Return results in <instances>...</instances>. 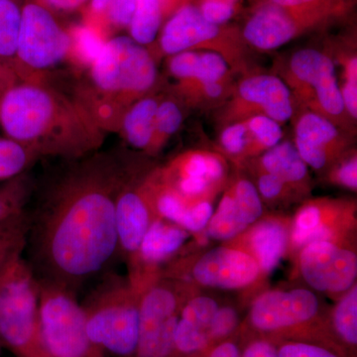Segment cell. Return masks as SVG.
Returning <instances> with one entry per match:
<instances>
[{"label": "cell", "instance_id": "6da1fadb", "mask_svg": "<svg viewBox=\"0 0 357 357\" xmlns=\"http://www.w3.org/2000/svg\"><path fill=\"white\" fill-rule=\"evenodd\" d=\"M73 161L28 215L25 248L37 278L75 293L119 252L116 202L132 178L114 154Z\"/></svg>", "mask_w": 357, "mask_h": 357}, {"label": "cell", "instance_id": "7a4b0ae2", "mask_svg": "<svg viewBox=\"0 0 357 357\" xmlns=\"http://www.w3.org/2000/svg\"><path fill=\"white\" fill-rule=\"evenodd\" d=\"M6 137L37 157L84 158L102 146L105 131L76 98L43 81H17L0 96Z\"/></svg>", "mask_w": 357, "mask_h": 357}, {"label": "cell", "instance_id": "3957f363", "mask_svg": "<svg viewBox=\"0 0 357 357\" xmlns=\"http://www.w3.org/2000/svg\"><path fill=\"white\" fill-rule=\"evenodd\" d=\"M88 68V84L76 98L105 131H119L126 110L158 81L153 54L128 36L107 39Z\"/></svg>", "mask_w": 357, "mask_h": 357}, {"label": "cell", "instance_id": "277c9868", "mask_svg": "<svg viewBox=\"0 0 357 357\" xmlns=\"http://www.w3.org/2000/svg\"><path fill=\"white\" fill-rule=\"evenodd\" d=\"M142 291L130 279L110 273L81 303L89 337L105 354L133 356L139 335Z\"/></svg>", "mask_w": 357, "mask_h": 357}, {"label": "cell", "instance_id": "5b68a950", "mask_svg": "<svg viewBox=\"0 0 357 357\" xmlns=\"http://www.w3.org/2000/svg\"><path fill=\"white\" fill-rule=\"evenodd\" d=\"M24 250L0 270V337L16 357H49L40 331L39 281Z\"/></svg>", "mask_w": 357, "mask_h": 357}, {"label": "cell", "instance_id": "8992f818", "mask_svg": "<svg viewBox=\"0 0 357 357\" xmlns=\"http://www.w3.org/2000/svg\"><path fill=\"white\" fill-rule=\"evenodd\" d=\"M153 56H170L185 51H210L220 54L232 72L248 69L250 48L241 35V28L217 25L204 20L196 1L176 10L162 26Z\"/></svg>", "mask_w": 357, "mask_h": 357}, {"label": "cell", "instance_id": "52a82bcc", "mask_svg": "<svg viewBox=\"0 0 357 357\" xmlns=\"http://www.w3.org/2000/svg\"><path fill=\"white\" fill-rule=\"evenodd\" d=\"M282 79L294 103L351 130L352 119L345 112L333 59L314 48L296 51L284 68Z\"/></svg>", "mask_w": 357, "mask_h": 357}, {"label": "cell", "instance_id": "ba28073f", "mask_svg": "<svg viewBox=\"0 0 357 357\" xmlns=\"http://www.w3.org/2000/svg\"><path fill=\"white\" fill-rule=\"evenodd\" d=\"M39 281V321L49 357H105L89 337L81 303L75 293L51 282Z\"/></svg>", "mask_w": 357, "mask_h": 357}, {"label": "cell", "instance_id": "9c48e42d", "mask_svg": "<svg viewBox=\"0 0 357 357\" xmlns=\"http://www.w3.org/2000/svg\"><path fill=\"white\" fill-rule=\"evenodd\" d=\"M21 7L13 70L20 81H43L49 70L70 57L72 37L36 0H28Z\"/></svg>", "mask_w": 357, "mask_h": 357}, {"label": "cell", "instance_id": "30bf717a", "mask_svg": "<svg viewBox=\"0 0 357 357\" xmlns=\"http://www.w3.org/2000/svg\"><path fill=\"white\" fill-rule=\"evenodd\" d=\"M180 311L177 291L169 284L150 281L141 295L139 335L131 357H177L175 332Z\"/></svg>", "mask_w": 357, "mask_h": 357}, {"label": "cell", "instance_id": "8fae6325", "mask_svg": "<svg viewBox=\"0 0 357 357\" xmlns=\"http://www.w3.org/2000/svg\"><path fill=\"white\" fill-rule=\"evenodd\" d=\"M295 103L287 84L271 74H249L234 84L222 107L223 124L243 121L253 115H266L283 124L295 115Z\"/></svg>", "mask_w": 357, "mask_h": 357}, {"label": "cell", "instance_id": "7c38bea8", "mask_svg": "<svg viewBox=\"0 0 357 357\" xmlns=\"http://www.w3.org/2000/svg\"><path fill=\"white\" fill-rule=\"evenodd\" d=\"M318 312L319 300L312 291H269L253 303L249 324L258 333H288L307 325Z\"/></svg>", "mask_w": 357, "mask_h": 357}, {"label": "cell", "instance_id": "4fadbf2b", "mask_svg": "<svg viewBox=\"0 0 357 357\" xmlns=\"http://www.w3.org/2000/svg\"><path fill=\"white\" fill-rule=\"evenodd\" d=\"M321 27L309 18L259 0L241 28L244 42L256 51L276 50L307 31Z\"/></svg>", "mask_w": 357, "mask_h": 357}, {"label": "cell", "instance_id": "5bb4252c", "mask_svg": "<svg viewBox=\"0 0 357 357\" xmlns=\"http://www.w3.org/2000/svg\"><path fill=\"white\" fill-rule=\"evenodd\" d=\"M301 273L319 292L342 293L354 286L357 276L356 255L332 241L304 246L300 255Z\"/></svg>", "mask_w": 357, "mask_h": 357}, {"label": "cell", "instance_id": "9a60e30c", "mask_svg": "<svg viewBox=\"0 0 357 357\" xmlns=\"http://www.w3.org/2000/svg\"><path fill=\"white\" fill-rule=\"evenodd\" d=\"M349 135L330 119L303 109L294 124L293 143L307 166L319 171L344 155Z\"/></svg>", "mask_w": 357, "mask_h": 357}, {"label": "cell", "instance_id": "2e32d148", "mask_svg": "<svg viewBox=\"0 0 357 357\" xmlns=\"http://www.w3.org/2000/svg\"><path fill=\"white\" fill-rule=\"evenodd\" d=\"M160 218L148 178L141 184L133 180L124 185L116 202V227L119 251L129 263L139 251L143 238L152 223Z\"/></svg>", "mask_w": 357, "mask_h": 357}, {"label": "cell", "instance_id": "e0dca14e", "mask_svg": "<svg viewBox=\"0 0 357 357\" xmlns=\"http://www.w3.org/2000/svg\"><path fill=\"white\" fill-rule=\"evenodd\" d=\"M260 271L252 255L238 249L218 248L199 258L192 267V274L201 285L229 290L250 285Z\"/></svg>", "mask_w": 357, "mask_h": 357}, {"label": "cell", "instance_id": "ac0fdd59", "mask_svg": "<svg viewBox=\"0 0 357 357\" xmlns=\"http://www.w3.org/2000/svg\"><path fill=\"white\" fill-rule=\"evenodd\" d=\"M261 198L255 184L246 178L236 181L223 195L208 225V234L217 241L238 236L261 217Z\"/></svg>", "mask_w": 357, "mask_h": 357}, {"label": "cell", "instance_id": "d6986e66", "mask_svg": "<svg viewBox=\"0 0 357 357\" xmlns=\"http://www.w3.org/2000/svg\"><path fill=\"white\" fill-rule=\"evenodd\" d=\"M218 307L215 300L204 296L194 298L181 307L175 332L177 357H194L215 344L210 328Z\"/></svg>", "mask_w": 357, "mask_h": 357}, {"label": "cell", "instance_id": "ffe728a7", "mask_svg": "<svg viewBox=\"0 0 357 357\" xmlns=\"http://www.w3.org/2000/svg\"><path fill=\"white\" fill-rule=\"evenodd\" d=\"M167 69L176 83L232 81V70L220 54L210 51H185L167 59Z\"/></svg>", "mask_w": 357, "mask_h": 357}, {"label": "cell", "instance_id": "44dd1931", "mask_svg": "<svg viewBox=\"0 0 357 357\" xmlns=\"http://www.w3.org/2000/svg\"><path fill=\"white\" fill-rule=\"evenodd\" d=\"M165 178H187L217 187L227 176V164L220 154L194 150L181 155L161 171Z\"/></svg>", "mask_w": 357, "mask_h": 357}, {"label": "cell", "instance_id": "7402d4cb", "mask_svg": "<svg viewBox=\"0 0 357 357\" xmlns=\"http://www.w3.org/2000/svg\"><path fill=\"white\" fill-rule=\"evenodd\" d=\"M188 237L189 234L183 227L165 222L164 218H157L148 229L131 264L140 261L146 263L148 266L158 264L177 252Z\"/></svg>", "mask_w": 357, "mask_h": 357}, {"label": "cell", "instance_id": "603a6c76", "mask_svg": "<svg viewBox=\"0 0 357 357\" xmlns=\"http://www.w3.org/2000/svg\"><path fill=\"white\" fill-rule=\"evenodd\" d=\"M159 96L149 93L140 98L124 114L119 132L131 147L149 151L153 139L155 116L160 102Z\"/></svg>", "mask_w": 357, "mask_h": 357}, {"label": "cell", "instance_id": "cb8c5ba5", "mask_svg": "<svg viewBox=\"0 0 357 357\" xmlns=\"http://www.w3.org/2000/svg\"><path fill=\"white\" fill-rule=\"evenodd\" d=\"M260 168L263 172L280 178L290 188L306 185L309 177L307 164L301 158L291 141H281L276 146L262 153Z\"/></svg>", "mask_w": 357, "mask_h": 357}, {"label": "cell", "instance_id": "d4e9b609", "mask_svg": "<svg viewBox=\"0 0 357 357\" xmlns=\"http://www.w3.org/2000/svg\"><path fill=\"white\" fill-rule=\"evenodd\" d=\"M288 234L278 220H264L250 234V244L260 270L265 273L278 266L287 246Z\"/></svg>", "mask_w": 357, "mask_h": 357}, {"label": "cell", "instance_id": "484cf974", "mask_svg": "<svg viewBox=\"0 0 357 357\" xmlns=\"http://www.w3.org/2000/svg\"><path fill=\"white\" fill-rule=\"evenodd\" d=\"M135 7L136 0H91L86 13L91 29L103 38L107 32L128 29Z\"/></svg>", "mask_w": 357, "mask_h": 357}, {"label": "cell", "instance_id": "4316f807", "mask_svg": "<svg viewBox=\"0 0 357 357\" xmlns=\"http://www.w3.org/2000/svg\"><path fill=\"white\" fill-rule=\"evenodd\" d=\"M232 81H201L176 83L174 93L189 107L211 109L222 107L234 91Z\"/></svg>", "mask_w": 357, "mask_h": 357}, {"label": "cell", "instance_id": "83f0119b", "mask_svg": "<svg viewBox=\"0 0 357 357\" xmlns=\"http://www.w3.org/2000/svg\"><path fill=\"white\" fill-rule=\"evenodd\" d=\"M166 18L160 0H136L135 11L128 27L130 38L149 48L156 41Z\"/></svg>", "mask_w": 357, "mask_h": 357}, {"label": "cell", "instance_id": "f1b7e54d", "mask_svg": "<svg viewBox=\"0 0 357 357\" xmlns=\"http://www.w3.org/2000/svg\"><path fill=\"white\" fill-rule=\"evenodd\" d=\"M291 13L309 18L324 26L344 17L351 10L354 0H267Z\"/></svg>", "mask_w": 357, "mask_h": 357}, {"label": "cell", "instance_id": "f546056e", "mask_svg": "<svg viewBox=\"0 0 357 357\" xmlns=\"http://www.w3.org/2000/svg\"><path fill=\"white\" fill-rule=\"evenodd\" d=\"M333 328L338 340V347L345 357L344 351L356 356L357 345V287L352 286L338 302L333 314Z\"/></svg>", "mask_w": 357, "mask_h": 357}, {"label": "cell", "instance_id": "4dcf8cb0", "mask_svg": "<svg viewBox=\"0 0 357 357\" xmlns=\"http://www.w3.org/2000/svg\"><path fill=\"white\" fill-rule=\"evenodd\" d=\"M21 16L22 7L17 0H0V63L11 70L15 59Z\"/></svg>", "mask_w": 357, "mask_h": 357}, {"label": "cell", "instance_id": "1f68e13d", "mask_svg": "<svg viewBox=\"0 0 357 357\" xmlns=\"http://www.w3.org/2000/svg\"><path fill=\"white\" fill-rule=\"evenodd\" d=\"M33 185L31 177L26 172L0 185V223L26 213Z\"/></svg>", "mask_w": 357, "mask_h": 357}, {"label": "cell", "instance_id": "d6a6232c", "mask_svg": "<svg viewBox=\"0 0 357 357\" xmlns=\"http://www.w3.org/2000/svg\"><path fill=\"white\" fill-rule=\"evenodd\" d=\"M243 121L248 130V156L264 153L283 139L282 124L266 115H253Z\"/></svg>", "mask_w": 357, "mask_h": 357}, {"label": "cell", "instance_id": "836d02e7", "mask_svg": "<svg viewBox=\"0 0 357 357\" xmlns=\"http://www.w3.org/2000/svg\"><path fill=\"white\" fill-rule=\"evenodd\" d=\"M184 121L180 103L174 98L160 100L155 116L153 139L148 154L155 155L165 146L166 143L177 132Z\"/></svg>", "mask_w": 357, "mask_h": 357}, {"label": "cell", "instance_id": "e575fe53", "mask_svg": "<svg viewBox=\"0 0 357 357\" xmlns=\"http://www.w3.org/2000/svg\"><path fill=\"white\" fill-rule=\"evenodd\" d=\"M38 158L27 148L7 137H0V183L26 172Z\"/></svg>", "mask_w": 357, "mask_h": 357}, {"label": "cell", "instance_id": "d590c367", "mask_svg": "<svg viewBox=\"0 0 357 357\" xmlns=\"http://www.w3.org/2000/svg\"><path fill=\"white\" fill-rule=\"evenodd\" d=\"M321 204L312 203L301 208L295 220L292 232V241L296 246H304L311 243L312 234L323 223L324 215Z\"/></svg>", "mask_w": 357, "mask_h": 357}, {"label": "cell", "instance_id": "8d00e7d4", "mask_svg": "<svg viewBox=\"0 0 357 357\" xmlns=\"http://www.w3.org/2000/svg\"><path fill=\"white\" fill-rule=\"evenodd\" d=\"M277 349L278 357H344L330 345L311 340H282Z\"/></svg>", "mask_w": 357, "mask_h": 357}, {"label": "cell", "instance_id": "74e56055", "mask_svg": "<svg viewBox=\"0 0 357 357\" xmlns=\"http://www.w3.org/2000/svg\"><path fill=\"white\" fill-rule=\"evenodd\" d=\"M220 144L229 156L248 157V136L243 121L225 124L220 134Z\"/></svg>", "mask_w": 357, "mask_h": 357}, {"label": "cell", "instance_id": "f35d334b", "mask_svg": "<svg viewBox=\"0 0 357 357\" xmlns=\"http://www.w3.org/2000/svg\"><path fill=\"white\" fill-rule=\"evenodd\" d=\"M196 3L204 20L217 25L229 24L239 8V4L227 0H198Z\"/></svg>", "mask_w": 357, "mask_h": 357}, {"label": "cell", "instance_id": "ab89813d", "mask_svg": "<svg viewBox=\"0 0 357 357\" xmlns=\"http://www.w3.org/2000/svg\"><path fill=\"white\" fill-rule=\"evenodd\" d=\"M238 324V314L234 307H218L217 314L211 321L210 328L211 342L218 344L231 337L236 332Z\"/></svg>", "mask_w": 357, "mask_h": 357}, {"label": "cell", "instance_id": "60d3db41", "mask_svg": "<svg viewBox=\"0 0 357 357\" xmlns=\"http://www.w3.org/2000/svg\"><path fill=\"white\" fill-rule=\"evenodd\" d=\"M213 213V208L210 202L203 199L196 202L188 208L180 227L188 231H201L204 227H208Z\"/></svg>", "mask_w": 357, "mask_h": 357}, {"label": "cell", "instance_id": "b9f144b4", "mask_svg": "<svg viewBox=\"0 0 357 357\" xmlns=\"http://www.w3.org/2000/svg\"><path fill=\"white\" fill-rule=\"evenodd\" d=\"M335 184L356 191L357 189V158L356 153H352L342 160L332 174Z\"/></svg>", "mask_w": 357, "mask_h": 357}, {"label": "cell", "instance_id": "7bdbcfd3", "mask_svg": "<svg viewBox=\"0 0 357 357\" xmlns=\"http://www.w3.org/2000/svg\"><path fill=\"white\" fill-rule=\"evenodd\" d=\"M255 187L260 198L268 199V201H274L280 198L287 190L290 189V187L280 178L263 171H261V175L257 178V185Z\"/></svg>", "mask_w": 357, "mask_h": 357}, {"label": "cell", "instance_id": "ee69618b", "mask_svg": "<svg viewBox=\"0 0 357 357\" xmlns=\"http://www.w3.org/2000/svg\"><path fill=\"white\" fill-rule=\"evenodd\" d=\"M241 357H278L277 342L268 337L253 338L243 347Z\"/></svg>", "mask_w": 357, "mask_h": 357}, {"label": "cell", "instance_id": "f6af8a7d", "mask_svg": "<svg viewBox=\"0 0 357 357\" xmlns=\"http://www.w3.org/2000/svg\"><path fill=\"white\" fill-rule=\"evenodd\" d=\"M28 225L29 220L27 213L0 223V243L14 237L27 236Z\"/></svg>", "mask_w": 357, "mask_h": 357}, {"label": "cell", "instance_id": "bcb514c9", "mask_svg": "<svg viewBox=\"0 0 357 357\" xmlns=\"http://www.w3.org/2000/svg\"><path fill=\"white\" fill-rule=\"evenodd\" d=\"M239 345L234 340H227L211 345L206 351L194 357H241Z\"/></svg>", "mask_w": 357, "mask_h": 357}, {"label": "cell", "instance_id": "7dc6e473", "mask_svg": "<svg viewBox=\"0 0 357 357\" xmlns=\"http://www.w3.org/2000/svg\"><path fill=\"white\" fill-rule=\"evenodd\" d=\"M50 11L59 13H72L84 6H88L91 0H36Z\"/></svg>", "mask_w": 357, "mask_h": 357}, {"label": "cell", "instance_id": "c3c4849f", "mask_svg": "<svg viewBox=\"0 0 357 357\" xmlns=\"http://www.w3.org/2000/svg\"><path fill=\"white\" fill-rule=\"evenodd\" d=\"M26 237L27 236L14 237V238L0 243V270L14 252L20 249H25Z\"/></svg>", "mask_w": 357, "mask_h": 357}, {"label": "cell", "instance_id": "681fc988", "mask_svg": "<svg viewBox=\"0 0 357 357\" xmlns=\"http://www.w3.org/2000/svg\"><path fill=\"white\" fill-rule=\"evenodd\" d=\"M163 4L164 10H165L166 17L169 18L180 7L187 3L195 2V0H160Z\"/></svg>", "mask_w": 357, "mask_h": 357}, {"label": "cell", "instance_id": "f907efd6", "mask_svg": "<svg viewBox=\"0 0 357 357\" xmlns=\"http://www.w3.org/2000/svg\"><path fill=\"white\" fill-rule=\"evenodd\" d=\"M16 81H17V79H16L13 70L0 63V86L6 89L7 86H10Z\"/></svg>", "mask_w": 357, "mask_h": 357}, {"label": "cell", "instance_id": "816d5d0a", "mask_svg": "<svg viewBox=\"0 0 357 357\" xmlns=\"http://www.w3.org/2000/svg\"><path fill=\"white\" fill-rule=\"evenodd\" d=\"M227 1L234 2V3L239 4V2L243 1V0H227Z\"/></svg>", "mask_w": 357, "mask_h": 357}, {"label": "cell", "instance_id": "f5cc1de1", "mask_svg": "<svg viewBox=\"0 0 357 357\" xmlns=\"http://www.w3.org/2000/svg\"><path fill=\"white\" fill-rule=\"evenodd\" d=\"M2 347H3V344H2L1 337H0V356H1Z\"/></svg>", "mask_w": 357, "mask_h": 357}, {"label": "cell", "instance_id": "db71d44e", "mask_svg": "<svg viewBox=\"0 0 357 357\" xmlns=\"http://www.w3.org/2000/svg\"><path fill=\"white\" fill-rule=\"evenodd\" d=\"M4 88H1V86H0V96H1V93H3V91H4Z\"/></svg>", "mask_w": 357, "mask_h": 357}]
</instances>
